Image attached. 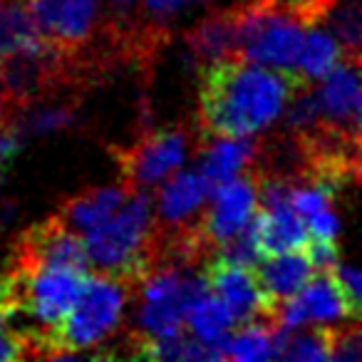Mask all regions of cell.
<instances>
[{
    "mask_svg": "<svg viewBox=\"0 0 362 362\" xmlns=\"http://www.w3.org/2000/svg\"><path fill=\"white\" fill-rule=\"evenodd\" d=\"M199 115L202 134L253 136L281 117L288 97L305 85L296 70H273L238 55L199 67Z\"/></svg>",
    "mask_w": 362,
    "mask_h": 362,
    "instance_id": "1",
    "label": "cell"
},
{
    "mask_svg": "<svg viewBox=\"0 0 362 362\" xmlns=\"http://www.w3.org/2000/svg\"><path fill=\"white\" fill-rule=\"evenodd\" d=\"M132 286L107 273H87L75 305L52 330L40 332V357H75L110 340L122 325Z\"/></svg>",
    "mask_w": 362,
    "mask_h": 362,
    "instance_id": "2",
    "label": "cell"
},
{
    "mask_svg": "<svg viewBox=\"0 0 362 362\" xmlns=\"http://www.w3.org/2000/svg\"><path fill=\"white\" fill-rule=\"evenodd\" d=\"M151 238H154V199L146 189H136L95 231L85 233V253L90 268L134 283L151 268Z\"/></svg>",
    "mask_w": 362,
    "mask_h": 362,
    "instance_id": "3",
    "label": "cell"
},
{
    "mask_svg": "<svg viewBox=\"0 0 362 362\" xmlns=\"http://www.w3.org/2000/svg\"><path fill=\"white\" fill-rule=\"evenodd\" d=\"M206 288L202 268L156 261L151 268L132 283L136 298L134 335L164 337L184 330V310L197 293Z\"/></svg>",
    "mask_w": 362,
    "mask_h": 362,
    "instance_id": "4",
    "label": "cell"
},
{
    "mask_svg": "<svg viewBox=\"0 0 362 362\" xmlns=\"http://www.w3.org/2000/svg\"><path fill=\"white\" fill-rule=\"evenodd\" d=\"M40 37L77 60L87 72L105 67L92 52L105 42V11L100 0H28Z\"/></svg>",
    "mask_w": 362,
    "mask_h": 362,
    "instance_id": "5",
    "label": "cell"
},
{
    "mask_svg": "<svg viewBox=\"0 0 362 362\" xmlns=\"http://www.w3.org/2000/svg\"><path fill=\"white\" fill-rule=\"evenodd\" d=\"M199 132L184 122L144 132L134 144L112 149L122 181L129 189H151L171 176L189 159Z\"/></svg>",
    "mask_w": 362,
    "mask_h": 362,
    "instance_id": "6",
    "label": "cell"
},
{
    "mask_svg": "<svg viewBox=\"0 0 362 362\" xmlns=\"http://www.w3.org/2000/svg\"><path fill=\"white\" fill-rule=\"evenodd\" d=\"M11 273L18 281L21 313L40 322V332L52 330L70 313L87 281V271H77V268L67 266H47L33 273Z\"/></svg>",
    "mask_w": 362,
    "mask_h": 362,
    "instance_id": "7",
    "label": "cell"
},
{
    "mask_svg": "<svg viewBox=\"0 0 362 362\" xmlns=\"http://www.w3.org/2000/svg\"><path fill=\"white\" fill-rule=\"evenodd\" d=\"M47 266H67L77 271H90L82 236L67 228L62 218L50 216L28 226L13 243L11 271L33 273Z\"/></svg>",
    "mask_w": 362,
    "mask_h": 362,
    "instance_id": "8",
    "label": "cell"
},
{
    "mask_svg": "<svg viewBox=\"0 0 362 362\" xmlns=\"http://www.w3.org/2000/svg\"><path fill=\"white\" fill-rule=\"evenodd\" d=\"M202 276L209 291L226 303L236 325L253 320H276V305L266 298L263 288L258 286L253 268L238 266L228 258L214 253L202 266Z\"/></svg>",
    "mask_w": 362,
    "mask_h": 362,
    "instance_id": "9",
    "label": "cell"
},
{
    "mask_svg": "<svg viewBox=\"0 0 362 362\" xmlns=\"http://www.w3.org/2000/svg\"><path fill=\"white\" fill-rule=\"evenodd\" d=\"M258 206V179L256 169L246 174H236L233 179L218 184L209 197V204L204 206V214L199 218L204 238L218 251V246L236 236L256 214Z\"/></svg>",
    "mask_w": 362,
    "mask_h": 362,
    "instance_id": "10",
    "label": "cell"
},
{
    "mask_svg": "<svg viewBox=\"0 0 362 362\" xmlns=\"http://www.w3.org/2000/svg\"><path fill=\"white\" fill-rule=\"evenodd\" d=\"M214 189L197 171H179L164 179V187L154 199V228L159 231H181L199 226L204 206Z\"/></svg>",
    "mask_w": 362,
    "mask_h": 362,
    "instance_id": "11",
    "label": "cell"
},
{
    "mask_svg": "<svg viewBox=\"0 0 362 362\" xmlns=\"http://www.w3.org/2000/svg\"><path fill=\"white\" fill-rule=\"evenodd\" d=\"M320 80L322 124L347 136H360V57L342 55Z\"/></svg>",
    "mask_w": 362,
    "mask_h": 362,
    "instance_id": "12",
    "label": "cell"
},
{
    "mask_svg": "<svg viewBox=\"0 0 362 362\" xmlns=\"http://www.w3.org/2000/svg\"><path fill=\"white\" fill-rule=\"evenodd\" d=\"M261 149L263 141L253 136H221L199 132V174L206 179L209 187L216 189L218 184L256 166V161L261 159Z\"/></svg>",
    "mask_w": 362,
    "mask_h": 362,
    "instance_id": "13",
    "label": "cell"
},
{
    "mask_svg": "<svg viewBox=\"0 0 362 362\" xmlns=\"http://www.w3.org/2000/svg\"><path fill=\"white\" fill-rule=\"evenodd\" d=\"M132 192H136V189H129L124 181H119L115 187L85 189L75 197H67L57 209V216L62 218L67 228L85 236V233L95 231L97 226H102L107 218L115 216L117 209L129 199Z\"/></svg>",
    "mask_w": 362,
    "mask_h": 362,
    "instance_id": "14",
    "label": "cell"
},
{
    "mask_svg": "<svg viewBox=\"0 0 362 362\" xmlns=\"http://www.w3.org/2000/svg\"><path fill=\"white\" fill-rule=\"evenodd\" d=\"M258 286L263 288L268 300L276 305H281L283 300L293 298L315 273V266L310 263L308 253L303 251H286L276 253V256H263L261 261L253 266Z\"/></svg>",
    "mask_w": 362,
    "mask_h": 362,
    "instance_id": "15",
    "label": "cell"
},
{
    "mask_svg": "<svg viewBox=\"0 0 362 362\" xmlns=\"http://www.w3.org/2000/svg\"><path fill=\"white\" fill-rule=\"evenodd\" d=\"M236 28L238 16L236 6H233L226 11L211 13L204 21H199L192 30H187L184 40H187V50L194 65L202 67L206 62L236 55Z\"/></svg>",
    "mask_w": 362,
    "mask_h": 362,
    "instance_id": "16",
    "label": "cell"
},
{
    "mask_svg": "<svg viewBox=\"0 0 362 362\" xmlns=\"http://www.w3.org/2000/svg\"><path fill=\"white\" fill-rule=\"evenodd\" d=\"M256 238L261 258L276 256V253L305 248L308 228L305 221L296 214L291 202L273 209L256 206Z\"/></svg>",
    "mask_w": 362,
    "mask_h": 362,
    "instance_id": "17",
    "label": "cell"
},
{
    "mask_svg": "<svg viewBox=\"0 0 362 362\" xmlns=\"http://www.w3.org/2000/svg\"><path fill=\"white\" fill-rule=\"evenodd\" d=\"M184 325L189 327V332L197 340L209 342V345H218L223 350V342H226L228 332L236 327V320H233L226 303L218 300L206 286L187 305V310H184Z\"/></svg>",
    "mask_w": 362,
    "mask_h": 362,
    "instance_id": "18",
    "label": "cell"
},
{
    "mask_svg": "<svg viewBox=\"0 0 362 362\" xmlns=\"http://www.w3.org/2000/svg\"><path fill=\"white\" fill-rule=\"evenodd\" d=\"M42 37L33 21L28 0H0V57L40 45Z\"/></svg>",
    "mask_w": 362,
    "mask_h": 362,
    "instance_id": "19",
    "label": "cell"
},
{
    "mask_svg": "<svg viewBox=\"0 0 362 362\" xmlns=\"http://www.w3.org/2000/svg\"><path fill=\"white\" fill-rule=\"evenodd\" d=\"M342 55H345L342 47L325 28L310 25L305 28V37H303L300 52L296 60V72H300L305 80L315 82L325 77Z\"/></svg>",
    "mask_w": 362,
    "mask_h": 362,
    "instance_id": "20",
    "label": "cell"
},
{
    "mask_svg": "<svg viewBox=\"0 0 362 362\" xmlns=\"http://www.w3.org/2000/svg\"><path fill=\"white\" fill-rule=\"evenodd\" d=\"M320 28H325L342 52L350 57H360L362 42V21H360V0H330L322 11Z\"/></svg>",
    "mask_w": 362,
    "mask_h": 362,
    "instance_id": "21",
    "label": "cell"
},
{
    "mask_svg": "<svg viewBox=\"0 0 362 362\" xmlns=\"http://www.w3.org/2000/svg\"><path fill=\"white\" fill-rule=\"evenodd\" d=\"M281 360L296 362H322L330 360V325H313L305 332L291 330Z\"/></svg>",
    "mask_w": 362,
    "mask_h": 362,
    "instance_id": "22",
    "label": "cell"
},
{
    "mask_svg": "<svg viewBox=\"0 0 362 362\" xmlns=\"http://www.w3.org/2000/svg\"><path fill=\"white\" fill-rule=\"evenodd\" d=\"M330 276L332 281H335L337 291H340L342 300H345V305L350 308L352 315L360 320V303H362V281H360V273H357L355 266H350V263H340L335 261L330 268Z\"/></svg>",
    "mask_w": 362,
    "mask_h": 362,
    "instance_id": "23",
    "label": "cell"
},
{
    "mask_svg": "<svg viewBox=\"0 0 362 362\" xmlns=\"http://www.w3.org/2000/svg\"><path fill=\"white\" fill-rule=\"evenodd\" d=\"M35 357V337L25 330H6L0 327V362Z\"/></svg>",
    "mask_w": 362,
    "mask_h": 362,
    "instance_id": "24",
    "label": "cell"
},
{
    "mask_svg": "<svg viewBox=\"0 0 362 362\" xmlns=\"http://www.w3.org/2000/svg\"><path fill=\"white\" fill-rule=\"evenodd\" d=\"M18 313H21L18 281L11 271H6L3 276H0V327H6Z\"/></svg>",
    "mask_w": 362,
    "mask_h": 362,
    "instance_id": "25",
    "label": "cell"
},
{
    "mask_svg": "<svg viewBox=\"0 0 362 362\" xmlns=\"http://www.w3.org/2000/svg\"><path fill=\"white\" fill-rule=\"evenodd\" d=\"M13 115H16V105H13V102L8 100L6 92L0 90V127L8 124V122L13 119Z\"/></svg>",
    "mask_w": 362,
    "mask_h": 362,
    "instance_id": "26",
    "label": "cell"
}]
</instances>
